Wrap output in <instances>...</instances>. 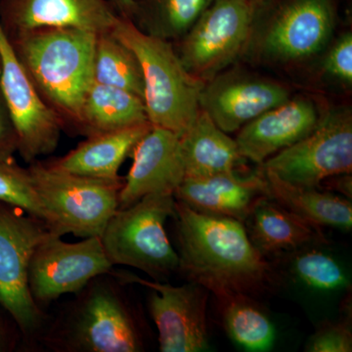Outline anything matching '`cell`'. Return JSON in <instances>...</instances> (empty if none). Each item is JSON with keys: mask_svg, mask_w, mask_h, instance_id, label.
<instances>
[{"mask_svg": "<svg viewBox=\"0 0 352 352\" xmlns=\"http://www.w3.org/2000/svg\"><path fill=\"white\" fill-rule=\"evenodd\" d=\"M44 103L80 133L85 97L94 82L96 34L73 28H46L9 38Z\"/></svg>", "mask_w": 352, "mask_h": 352, "instance_id": "3", "label": "cell"}, {"mask_svg": "<svg viewBox=\"0 0 352 352\" xmlns=\"http://www.w3.org/2000/svg\"><path fill=\"white\" fill-rule=\"evenodd\" d=\"M3 308L0 307V352L11 351L17 342V333L7 325L6 319L2 316Z\"/></svg>", "mask_w": 352, "mask_h": 352, "instance_id": "32", "label": "cell"}, {"mask_svg": "<svg viewBox=\"0 0 352 352\" xmlns=\"http://www.w3.org/2000/svg\"><path fill=\"white\" fill-rule=\"evenodd\" d=\"M34 191L53 233L63 237H100L106 224L119 208L124 177L99 179L75 175L39 160L30 164Z\"/></svg>", "mask_w": 352, "mask_h": 352, "instance_id": "5", "label": "cell"}, {"mask_svg": "<svg viewBox=\"0 0 352 352\" xmlns=\"http://www.w3.org/2000/svg\"><path fill=\"white\" fill-rule=\"evenodd\" d=\"M268 196L263 171L241 175L240 171L201 177H185L175 193V200L201 214L231 217L243 222L254 204Z\"/></svg>", "mask_w": 352, "mask_h": 352, "instance_id": "18", "label": "cell"}, {"mask_svg": "<svg viewBox=\"0 0 352 352\" xmlns=\"http://www.w3.org/2000/svg\"><path fill=\"white\" fill-rule=\"evenodd\" d=\"M149 122L144 100L127 90L94 82L82 110L80 135H96Z\"/></svg>", "mask_w": 352, "mask_h": 352, "instance_id": "23", "label": "cell"}, {"mask_svg": "<svg viewBox=\"0 0 352 352\" xmlns=\"http://www.w3.org/2000/svg\"><path fill=\"white\" fill-rule=\"evenodd\" d=\"M319 120L314 102L289 99L245 124L235 139L236 143L245 160L263 164L270 157L307 136Z\"/></svg>", "mask_w": 352, "mask_h": 352, "instance_id": "17", "label": "cell"}, {"mask_svg": "<svg viewBox=\"0 0 352 352\" xmlns=\"http://www.w3.org/2000/svg\"><path fill=\"white\" fill-rule=\"evenodd\" d=\"M120 16L109 0H1L0 23L8 38L46 28L112 31Z\"/></svg>", "mask_w": 352, "mask_h": 352, "instance_id": "15", "label": "cell"}, {"mask_svg": "<svg viewBox=\"0 0 352 352\" xmlns=\"http://www.w3.org/2000/svg\"><path fill=\"white\" fill-rule=\"evenodd\" d=\"M120 18L132 19L134 12V0H109Z\"/></svg>", "mask_w": 352, "mask_h": 352, "instance_id": "33", "label": "cell"}, {"mask_svg": "<svg viewBox=\"0 0 352 352\" xmlns=\"http://www.w3.org/2000/svg\"><path fill=\"white\" fill-rule=\"evenodd\" d=\"M127 284L150 289L148 305L157 330L162 352H199L208 349L207 320L210 292L195 282L182 286L146 280L126 271H113Z\"/></svg>", "mask_w": 352, "mask_h": 352, "instance_id": "12", "label": "cell"}, {"mask_svg": "<svg viewBox=\"0 0 352 352\" xmlns=\"http://www.w3.org/2000/svg\"><path fill=\"white\" fill-rule=\"evenodd\" d=\"M51 233L43 220L0 201V307L32 340L41 337L46 316L30 292V263L34 250Z\"/></svg>", "mask_w": 352, "mask_h": 352, "instance_id": "7", "label": "cell"}, {"mask_svg": "<svg viewBox=\"0 0 352 352\" xmlns=\"http://www.w3.org/2000/svg\"><path fill=\"white\" fill-rule=\"evenodd\" d=\"M150 122L136 126L88 136L68 154L50 163L59 170L75 175L119 179V170L124 160L141 138L151 129Z\"/></svg>", "mask_w": 352, "mask_h": 352, "instance_id": "20", "label": "cell"}, {"mask_svg": "<svg viewBox=\"0 0 352 352\" xmlns=\"http://www.w3.org/2000/svg\"><path fill=\"white\" fill-rule=\"evenodd\" d=\"M261 166L264 173L305 188H320L328 178L349 175L352 171L351 109H333L320 118L307 136Z\"/></svg>", "mask_w": 352, "mask_h": 352, "instance_id": "8", "label": "cell"}, {"mask_svg": "<svg viewBox=\"0 0 352 352\" xmlns=\"http://www.w3.org/2000/svg\"><path fill=\"white\" fill-rule=\"evenodd\" d=\"M18 151V138L0 94V160L12 159Z\"/></svg>", "mask_w": 352, "mask_h": 352, "instance_id": "31", "label": "cell"}, {"mask_svg": "<svg viewBox=\"0 0 352 352\" xmlns=\"http://www.w3.org/2000/svg\"><path fill=\"white\" fill-rule=\"evenodd\" d=\"M263 173L267 182L268 196L294 214L315 226L351 230V200L321 188L289 184L270 173Z\"/></svg>", "mask_w": 352, "mask_h": 352, "instance_id": "22", "label": "cell"}, {"mask_svg": "<svg viewBox=\"0 0 352 352\" xmlns=\"http://www.w3.org/2000/svg\"><path fill=\"white\" fill-rule=\"evenodd\" d=\"M324 69L340 82L352 83V34L346 32L340 36L326 55Z\"/></svg>", "mask_w": 352, "mask_h": 352, "instance_id": "30", "label": "cell"}, {"mask_svg": "<svg viewBox=\"0 0 352 352\" xmlns=\"http://www.w3.org/2000/svg\"><path fill=\"white\" fill-rule=\"evenodd\" d=\"M113 270L92 279L44 328L41 339L50 351H145L144 322Z\"/></svg>", "mask_w": 352, "mask_h": 352, "instance_id": "2", "label": "cell"}, {"mask_svg": "<svg viewBox=\"0 0 352 352\" xmlns=\"http://www.w3.org/2000/svg\"><path fill=\"white\" fill-rule=\"evenodd\" d=\"M309 352H351L352 333L351 316L338 321H324L310 336L305 346Z\"/></svg>", "mask_w": 352, "mask_h": 352, "instance_id": "29", "label": "cell"}, {"mask_svg": "<svg viewBox=\"0 0 352 352\" xmlns=\"http://www.w3.org/2000/svg\"><path fill=\"white\" fill-rule=\"evenodd\" d=\"M217 303L223 327L234 342L252 351H265L272 346L275 328L256 298L235 296Z\"/></svg>", "mask_w": 352, "mask_h": 352, "instance_id": "26", "label": "cell"}, {"mask_svg": "<svg viewBox=\"0 0 352 352\" xmlns=\"http://www.w3.org/2000/svg\"><path fill=\"white\" fill-rule=\"evenodd\" d=\"M131 155L133 162L120 192L119 208L129 207L151 194L175 196L186 176L180 136L152 126Z\"/></svg>", "mask_w": 352, "mask_h": 352, "instance_id": "16", "label": "cell"}, {"mask_svg": "<svg viewBox=\"0 0 352 352\" xmlns=\"http://www.w3.org/2000/svg\"><path fill=\"white\" fill-rule=\"evenodd\" d=\"M244 226L252 244L267 258L326 243L322 227L294 214L270 196L256 201Z\"/></svg>", "mask_w": 352, "mask_h": 352, "instance_id": "19", "label": "cell"}, {"mask_svg": "<svg viewBox=\"0 0 352 352\" xmlns=\"http://www.w3.org/2000/svg\"><path fill=\"white\" fill-rule=\"evenodd\" d=\"M0 94L27 163L57 149L64 124L41 99L0 23Z\"/></svg>", "mask_w": 352, "mask_h": 352, "instance_id": "10", "label": "cell"}, {"mask_svg": "<svg viewBox=\"0 0 352 352\" xmlns=\"http://www.w3.org/2000/svg\"><path fill=\"white\" fill-rule=\"evenodd\" d=\"M94 76L95 82L122 88L144 98V80L138 57L112 31L96 34Z\"/></svg>", "mask_w": 352, "mask_h": 352, "instance_id": "25", "label": "cell"}, {"mask_svg": "<svg viewBox=\"0 0 352 352\" xmlns=\"http://www.w3.org/2000/svg\"><path fill=\"white\" fill-rule=\"evenodd\" d=\"M254 0H214L180 39L178 57L204 82L233 63L251 34Z\"/></svg>", "mask_w": 352, "mask_h": 352, "instance_id": "9", "label": "cell"}, {"mask_svg": "<svg viewBox=\"0 0 352 352\" xmlns=\"http://www.w3.org/2000/svg\"><path fill=\"white\" fill-rule=\"evenodd\" d=\"M214 0H134L132 23L164 41H180Z\"/></svg>", "mask_w": 352, "mask_h": 352, "instance_id": "24", "label": "cell"}, {"mask_svg": "<svg viewBox=\"0 0 352 352\" xmlns=\"http://www.w3.org/2000/svg\"><path fill=\"white\" fill-rule=\"evenodd\" d=\"M289 99V90L272 80L245 74H219L204 85L200 108L222 131L231 133Z\"/></svg>", "mask_w": 352, "mask_h": 352, "instance_id": "14", "label": "cell"}, {"mask_svg": "<svg viewBox=\"0 0 352 352\" xmlns=\"http://www.w3.org/2000/svg\"><path fill=\"white\" fill-rule=\"evenodd\" d=\"M185 177H201L238 170L245 160L236 140L222 131L205 111H199L189 129L180 136Z\"/></svg>", "mask_w": 352, "mask_h": 352, "instance_id": "21", "label": "cell"}, {"mask_svg": "<svg viewBox=\"0 0 352 352\" xmlns=\"http://www.w3.org/2000/svg\"><path fill=\"white\" fill-rule=\"evenodd\" d=\"M175 206L171 194H151L116 210L100 235L113 267L135 268L160 282L179 271V256L164 227Z\"/></svg>", "mask_w": 352, "mask_h": 352, "instance_id": "6", "label": "cell"}, {"mask_svg": "<svg viewBox=\"0 0 352 352\" xmlns=\"http://www.w3.org/2000/svg\"><path fill=\"white\" fill-rule=\"evenodd\" d=\"M112 32L138 57L148 120L182 136L200 111L205 82L185 69L170 41L145 34L132 21L120 17Z\"/></svg>", "mask_w": 352, "mask_h": 352, "instance_id": "4", "label": "cell"}, {"mask_svg": "<svg viewBox=\"0 0 352 352\" xmlns=\"http://www.w3.org/2000/svg\"><path fill=\"white\" fill-rule=\"evenodd\" d=\"M179 271L217 302L235 296L256 298L275 288L277 271L252 244L243 222L201 214L175 200Z\"/></svg>", "mask_w": 352, "mask_h": 352, "instance_id": "1", "label": "cell"}, {"mask_svg": "<svg viewBox=\"0 0 352 352\" xmlns=\"http://www.w3.org/2000/svg\"><path fill=\"white\" fill-rule=\"evenodd\" d=\"M333 28L332 0H287L266 25L261 51L275 61L307 59L327 45Z\"/></svg>", "mask_w": 352, "mask_h": 352, "instance_id": "13", "label": "cell"}, {"mask_svg": "<svg viewBox=\"0 0 352 352\" xmlns=\"http://www.w3.org/2000/svg\"><path fill=\"white\" fill-rule=\"evenodd\" d=\"M113 270L100 237L69 243L51 233L34 250L29 267V288L39 307L78 293L95 277Z\"/></svg>", "mask_w": 352, "mask_h": 352, "instance_id": "11", "label": "cell"}, {"mask_svg": "<svg viewBox=\"0 0 352 352\" xmlns=\"http://www.w3.org/2000/svg\"><path fill=\"white\" fill-rule=\"evenodd\" d=\"M0 201L27 210L45 222V214L39 201L29 170L13 159L0 160Z\"/></svg>", "mask_w": 352, "mask_h": 352, "instance_id": "28", "label": "cell"}, {"mask_svg": "<svg viewBox=\"0 0 352 352\" xmlns=\"http://www.w3.org/2000/svg\"><path fill=\"white\" fill-rule=\"evenodd\" d=\"M291 254H293L292 272L308 287L331 291L349 285L342 266L326 252L308 247Z\"/></svg>", "mask_w": 352, "mask_h": 352, "instance_id": "27", "label": "cell"}]
</instances>
